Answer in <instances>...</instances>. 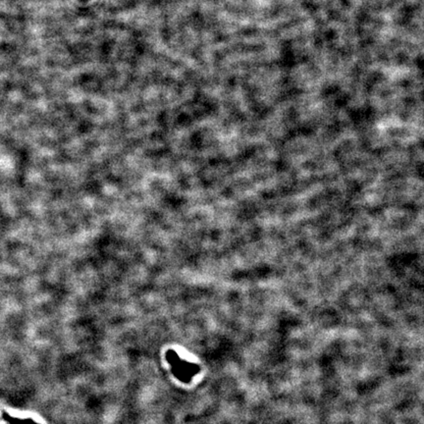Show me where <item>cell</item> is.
I'll list each match as a JSON object with an SVG mask.
<instances>
[{
    "mask_svg": "<svg viewBox=\"0 0 424 424\" xmlns=\"http://www.w3.org/2000/svg\"><path fill=\"white\" fill-rule=\"evenodd\" d=\"M168 363L171 365L172 373L176 378L184 383L191 381L193 376L198 373L199 367L196 364L190 363L185 359H182L175 350H169L166 353Z\"/></svg>",
    "mask_w": 424,
    "mask_h": 424,
    "instance_id": "6da1fadb",
    "label": "cell"
}]
</instances>
